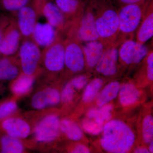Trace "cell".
Returning <instances> with one entry per match:
<instances>
[{"label": "cell", "instance_id": "27", "mask_svg": "<svg viewBox=\"0 0 153 153\" xmlns=\"http://www.w3.org/2000/svg\"><path fill=\"white\" fill-rule=\"evenodd\" d=\"M55 2L57 7L66 15L75 14L82 6L80 0H55Z\"/></svg>", "mask_w": 153, "mask_h": 153}, {"label": "cell", "instance_id": "14", "mask_svg": "<svg viewBox=\"0 0 153 153\" xmlns=\"http://www.w3.org/2000/svg\"><path fill=\"white\" fill-rule=\"evenodd\" d=\"M37 20V11L26 6L19 10L18 27L21 35L25 38L32 36Z\"/></svg>", "mask_w": 153, "mask_h": 153}, {"label": "cell", "instance_id": "38", "mask_svg": "<svg viewBox=\"0 0 153 153\" xmlns=\"http://www.w3.org/2000/svg\"><path fill=\"white\" fill-rule=\"evenodd\" d=\"M150 144L149 147V153H153V140H152Z\"/></svg>", "mask_w": 153, "mask_h": 153}, {"label": "cell", "instance_id": "3", "mask_svg": "<svg viewBox=\"0 0 153 153\" xmlns=\"http://www.w3.org/2000/svg\"><path fill=\"white\" fill-rule=\"evenodd\" d=\"M152 0H145L143 2L121 6L118 11L119 22V36H131L137 30L143 16Z\"/></svg>", "mask_w": 153, "mask_h": 153}, {"label": "cell", "instance_id": "26", "mask_svg": "<svg viewBox=\"0 0 153 153\" xmlns=\"http://www.w3.org/2000/svg\"><path fill=\"white\" fill-rule=\"evenodd\" d=\"M103 80L100 78H97L91 81L85 88L82 100L86 102L93 101L96 97L100 90L103 85Z\"/></svg>", "mask_w": 153, "mask_h": 153}, {"label": "cell", "instance_id": "2", "mask_svg": "<svg viewBox=\"0 0 153 153\" xmlns=\"http://www.w3.org/2000/svg\"><path fill=\"white\" fill-rule=\"evenodd\" d=\"M102 132L100 144L108 152L127 153L133 146L135 139L133 132L122 121H109L104 126Z\"/></svg>", "mask_w": 153, "mask_h": 153}, {"label": "cell", "instance_id": "33", "mask_svg": "<svg viewBox=\"0 0 153 153\" xmlns=\"http://www.w3.org/2000/svg\"><path fill=\"white\" fill-rule=\"evenodd\" d=\"M69 81L74 89L80 90L86 85L88 79L85 75H80L75 76Z\"/></svg>", "mask_w": 153, "mask_h": 153}, {"label": "cell", "instance_id": "31", "mask_svg": "<svg viewBox=\"0 0 153 153\" xmlns=\"http://www.w3.org/2000/svg\"><path fill=\"white\" fill-rule=\"evenodd\" d=\"M30 0H2L4 7L9 11L19 10L27 6Z\"/></svg>", "mask_w": 153, "mask_h": 153}, {"label": "cell", "instance_id": "20", "mask_svg": "<svg viewBox=\"0 0 153 153\" xmlns=\"http://www.w3.org/2000/svg\"><path fill=\"white\" fill-rule=\"evenodd\" d=\"M21 72L19 60L11 57L0 59V80L12 81Z\"/></svg>", "mask_w": 153, "mask_h": 153}, {"label": "cell", "instance_id": "9", "mask_svg": "<svg viewBox=\"0 0 153 153\" xmlns=\"http://www.w3.org/2000/svg\"><path fill=\"white\" fill-rule=\"evenodd\" d=\"M119 50V57L126 64H137L146 57L149 53L144 44L129 39L123 42Z\"/></svg>", "mask_w": 153, "mask_h": 153}, {"label": "cell", "instance_id": "24", "mask_svg": "<svg viewBox=\"0 0 153 153\" xmlns=\"http://www.w3.org/2000/svg\"><path fill=\"white\" fill-rule=\"evenodd\" d=\"M60 132L71 140H79L83 136L82 130L78 125L74 121L68 119L60 121Z\"/></svg>", "mask_w": 153, "mask_h": 153}, {"label": "cell", "instance_id": "12", "mask_svg": "<svg viewBox=\"0 0 153 153\" xmlns=\"http://www.w3.org/2000/svg\"><path fill=\"white\" fill-rule=\"evenodd\" d=\"M77 35L79 40L85 43L99 40L96 26L95 15L91 11V8L88 9L82 16Z\"/></svg>", "mask_w": 153, "mask_h": 153}, {"label": "cell", "instance_id": "32", "mask_svg": "<svg viewBox=\"0 0 153 153\" xmlns=\"http://www.w3.org/2000/svg\"><path fill=\"white\" fill-rule=\"evenodd\" d=\"M75 89L70 81L67 82L60 93V101L63 103H67L73 100L75 94Z\"/></svg>", "mask_w": 153, "mask_h": 153}, {"label": "cell", "instance_id": "19", "mask_svg": "<svg viewBox=\"0 0 153 153\" xmlns=\"http://www.w3.org/2000/svg\"><path fill=\"white\" fill-rule=\"evenodd\" d=\"M21 34L19 27L16 25L8 30L2 39L0 52L6 56L13 55L18 50Z\"/></svg>", "mask_w": 153, "mask_h": 153}, {"label": "cell", "instance_id": "37", "mask_svg": "<svg viewBox=\"0 0 153 153\" xmlns=\"http://www.w3.org/2000/svg\"><path fill=\"white\" fill-rule=\"evenodd\" d=\"M134 152L137 153H149V152L146 148L140 147L137 148V149H136Z\"/></svg>", "mask_w": 153, "mask_h": 153}, {"label": "cell", "instance_id": "21", "mask_svg": "<svg viewBox=\"0 0 153 153\" xmlns=\"http://www.w3.org/2000/svg\"><path fill=\"white\" fill-rule=\"evenodd\" d=\"M27 149V145L23 141L0 132V153H26Z\"/></svg>", "mask_w": 153, "mask_h": 153}, {"label": "cell", "instance_id": "39", "mask_svg": "<svg viewBox=\"0 0 153 153\" xmlns=\"http://www.w3.org/2000/svg\"><path fill=\"white\" fill-rule=\"evenodd\" d=\"M2 38L1 36V33H0V47H1V42Z\"/></svg>", "mask_w": 153, "mask_h": 153}, {"label": "cell", "instance_id": "34", "mask_svg": "<svg viewBox=\"0 0 153 153\" xmlns=\"http://www.w3.org/2000/svg\"><path fill=\"white\" fill-rule=\"evenodd\" d=\"M147 74L149 80H153V53L152 51L149 52L147 55Z\"/></svg>", "mask_w": 153, "mask_h": 153}, {"label": "cell", "instance_id": "23", "mask_svg": "<svg viewBox=\"0 0 153 153\" xmlns=\"http://www.w3.org/2000/svg\"><path fill=\"white\" fill-rule=\"evenodd\" d=\"M120 87V84L117 81L110 82L106 85L97 96L96 103L98 106H103L115 98Z\"/></svg>", "mask_w": 153, "mask_h": 153}, {"label": "cell", "instance_id": "6", "mask_svg": "<svg viewBox=\"0 0 153 153\" xmlns=\"http://www.w3.org/2000/svg\"><path fill=\"white\" fill-rule=\"evenodd\" d=\"M19 63L21 72L37 76L40 72L41 53L38 45L30 41L23 43L19 51Z\"/></svg>", "mask_w": 153, "mask_h": 153}, {"label": "cell", "instance_id": "22", "mask_svg": "<svg viewBox=\"0 0 153 153\" xmlns=\"http://www.w3.org/2000/svg\"><path fill=\"white\" fill-rule=\"evenodd\" d=\"M119 93L120 103L125 106L134 103L140 95L139 90L131 83L123 84L120 87Z\"/></svg>", "mask_w": 153, "mask_h": 153}, {"label": "cell", "instance_id": "16", "mask_svg": "<svg viewBox=\"0 0 153 153\" xmlns=\"http://www.w3.org/2000/svg\"><path fill=\"white\" fill-rule=\"evenodd\" d=\"M57 35L54 27L49 23H36L32 36L38 46L47 47L55 41Z\"/></svg>", "mask_w": 153, "mask_h": 153}, {"label": "cell", "instance_id": "25", "mask_svg": "<svg viewBox=\"0 0 153 153\" xmlns=\"http://www.w3.org/2000/svg\"><path fill=\"white\" fill-rule=\"evenodd\" d=\"M113 109L112 105L106 104L99 108H92L87 113L88 118L93 119L97 122L104 125L111 120L112 117L111 111Z\"/></svg>", "mask_w": 153, "mask_h": 153}, {"label": "cell", "instance_id": "29", "mask_svg": "<svg viewBox=\"0 0 153 153\" xmlns=\"http://www.w3.org/2000/svg\"><path fill=\"white\" fill-rule=\"evenodd\" d=\"M143 139L145 143H149L153 140V118L152 115H148L143 122Z\"/></svg>", "mask_w": 153, "mask_h": 153}, {"label": "cell", "instance_id": "10", "mask_svg": "<svg viewBox=\"0 0 153 153\" xmlns=\"http://www.w3.org/2000/svg\"><path fill=\"white\" fill-rule=\"evenodd\" d=\"M60 101L59 91L49 85L37 91L32 96L30 104L33 108L40 111L56 106Z\"/></svg>", "mask_w": 153, "mask_h": 153}, {"label": "cell", "instance_id": "13", "mask_svg": "<svg viewBox=\"0 0 153 153\" xmlns=\"http://www.w3.org/2000/svg\"><path fill=\"white\" fill-rule=\"evenodd\" d=\"M119 50L117 46L108 47L95 66L97 71L105 76H111L117 71Z\"/></svg>", "mask_w": 153, "mask_h": 153}, {"label": "cell", "instance_id": "15", "mask_svg": "<svg viewBox=\"0 0 153 153\" xmlns=\"http://www.w3.org/2000/svg\"><path fill=\"white\" fill-rule=\"evenodd\" d=\"M82 47L85 62L90 68L96 66L108 48L100 40L86 42Z\"/></svg>", "mask_w": 153, "mask_h": 153}, {"label": "cell", "instance_id": "5", "mask_svg": "<svg viewBox=\"0 0 153 153\" xmlns=\"http://www.w3.org/2000/svg\"><path fill=\"white\" fill-rule=\"evenodd\" d=\"M48 74L58 73L65 66V43L57 36L41 53V62Z\"/></svg>", "mask_w": 153, "mask_h": 153}, {"label": "cell", "instance_id": "11", "mask_svg": "<svg viewBox=\"0 0 153 153\" xmlns=\"http://www.w3.org/2000/svg\"><path fill=\"white\" fill-rule=\"evenodd\" d=\"M34 8L43 14L48 23L58 30L62 29L65 23V17L55 4L47 0H34Z\"/></svg>", "mask_w": 153, "mask_h": 153}, {"label": "cell", "instance_id": "35", "mask_svg": "<svg viewBox=\"0 0 153 153\" xmlns=\"http://www.w3.org/2000/svg\"><path fill=\"white\" fill-rule=\"evenodd\" d=\"M73 153H90L89 149L84 145L79 144L76 145L71 151Z\"/></svg>", "mask_w": 153, "mask_h": 153}, {"label": "cell", "instance_id": "1", "mask_svg": "<svg viewBox=\"0 0 153 153\" xmlns=\"http://www.w3.org/2000/svg\"><path fill=\"white\" fill-rule=\"evenodd\" d=\"M112 0H90L97 11L95 24L99 40L107 48L115 46L119 36L118 14Z\"/></svg>", "mask_w": 153, "mask_h": 153}, {"label": "cell", "instance_id": "17", "mask_svg": "<svg viewBox=\"0 0 153 153\" xmlns=\"http://www.w3.org/2000/svg\"><path fill=\"white\" fill-rule=\"evenodd\" d=\"M140 27L137 29L136 41L140 44H144L153 36V0L147 7Z\"/></svg>", "mask_w": 153, "mask_h": 153}, {"label": "cell", "instance_id": "28", "mask_svg": "<svg viewBox=\"0 0 153 153\" xmlns=\"http://www.w3.org/2000/svg\"><path fill=\"white\" fill-rule=\"evenodd\" d=\"M19 107L16 100L13 98L0 104V120L18 113Z\"/></svg>", "mask_w": 153, "mask_h": 153}, {"label": "cell", "instance_id": "4", "mask_svg": "<svg viewBox=\"0 0 153 153\" xmlns=\"http://www.w3.org/2000/svg\"><path fill=\"white\" fill-rule=\"evenodd\" d=\"M60 120L55 114L44 115L34 127L33 134L34 141L41 144L49 145L59 137Z\"/></svg>", "mask_w": 153, "mask_h": 153}, {"label": "cell", "instance_id": "7", "mask_svg": "<svg viewBox=\"0 0 153 153\" xmlns=\"http://www.w3.org/2000/svg\"><path fill=\"white\" fill-rule=\"evenodd\" d=\"M35 126L18 113L0 120V132L23 141L33 134Z\"/></svg>", "mask_w": 153, "mask_h": 153}, {"label": "cell", "instance_id": "18", "mask_svg": "<svg viewBox=\"0 0 153 153\" xmlns=\"http://www.w3.org/2000/svg\"><path fill=\"white\" fill-rule=\"evenodd\" d=\"M36 75H29L21 72L11 81L10 88L14 98L22 97L30 93L35 83Z\"/></svg>", "mask_w": 153, "mask_h": 153}, {"label": "cell", "instance_id": "30", "mask_svg": "<svg viewBox=\"0 0 153 153\" xmlns=\"http://www.w3.org/2000/svg\"><path fill=\"white\" fill-rule=\"evenodd\" d=\"M82 127L85 131L88 133L98 135L102 132L104 125L99 123L93 119L89 118L83 121Z\"/></svg>", "mask_w": 153, "mask_h": 153}, {"label": "cell", "instance_id": "36", "mask_svg": "<svg viewBox=\"0 0 153 153\" xmlns=\"http://www.w3.org/2000/svg\"><path fill=\"white\" fill-rule=\"evenodd\" d=\"M116 2L118 3L121 6L129 4H137L143 2L145 0H114Z\"/></svg>", "mask_w": 153, "mask_h": 153}, {"label": "cell", "instance_id": "8", "mask_svg": "<svg viewBox=\"0 0 153 153\" xmlns=\"http://www.w3.org/2000/svg\"><path fill=\"white\" fill-rule=\"evenodd\" d=\"M79 40L77 35L70 36L64 42L65 66L73 73L80 72L85 67V57Z\"/></svg>", "mask_w": 153, "mask_h": 153}]
</instances>
